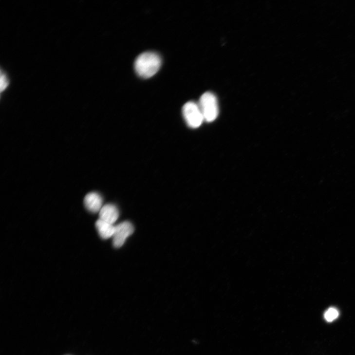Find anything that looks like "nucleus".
<instances>
[{"instance_id": "2", "label": "nucleus", "mask_w": 355, "mask_h": 355, "mask_svg": "<svg viewBox=\"0 0 355 355\" xmlns=\"http://www.w3.org/2000/svg\"><path fill=\"white\" fill-rule=\"evenodd\" d=\"M203 114L205 121H214L219 114V107L216 97L212 93L207 92L202 96L199 104Z\"/></svg>"}, {"instance_id": "1", "label": "nucleus", "mask_w": 355, "mask_h": 355, "mask_svg": "<svg viewBox=\"0 0 355 355\" xmlns=\"http://www.w3.org/2000/svg\"><path fill=\"white\" fill-rule=\"evenodd\" d=\"M161 65L162 59L159 55L153 52H146L136 58L134 67L138 75L148 78L154 75L159 70Z\"/></svg>"}, {"instance_id": "4", "label": "nucleus", "mask_w": 355, "mask_h": 355, "mask_svg": "<svg viewBox=\"0 0 355 355\" xmlns=\"http://www.w3.org/2000/svg\"><path fill=\"white\" fill-rule=\"evenodd\" d=\"M134 232V226L129 222H124L115 226L112 236L113 245L115 248H120L124 245L127 239Z\"/></svg>"}, {"instance_id": "9", "label": "nucleus", "mask_w": 355, "mask_h": 355, "mask_svg": "<svg viewBox=\"0 0 355 355\" xmlns=\"http://www.w3.org/2000/svg\"><path fill=\"white\" fill-rule=\"evenodd\" d=\"M9 81L6 74L2 70L1 71V92H4L8 87Z\"/></svg>"}, {"instance_id": "6", "label": "nucleus", "mask_w": 355, "mask_h": 355, "mask_svg": "<svg viewBox=\"0 0 355 355\" xmlns=\"http://www.w3.org/2000/svg\"><path fill=\"white\" fill-rule=\"evenodd\" d=\"M119 217V211L113 205L108 204L103 206L99 212V219L113 224Z\"/></svg>"}, {"instance_id": "3", "label": "nucleus", "mask_w": 355, "mask_h": 355, "mask_svg": "<svg viewBox=\"0 0 355 355\" xmlns=\"http://www.w3.org/2000/svg\"><path fill=\"white\" fill-rule=\"evenodd\" d=\"M182 112L187 124L192 129L199 128L205 121L199 105L194 102L186 103L183 107Z\"/></svg>"}, {"instance_id": "8", "label": "nucleus", "mask_w": 355, "mask_h": 355, "mask_svg": "<svg viewBox=\"0 0 355 355\" xmlns=\"http://www.w3.org/2000/svg\"><path fill=\"white\" fill-rule=\"evenodd\" d=\"M339 315L338 310L335 308H330L325 312L324 317L325 319L329 322L336 320Z\"/></svg>"}, {"instance_id": "7", "label": "nucleus", "mask_w": 355, "mask_h": 355, "mask_svg": "<svg viewBox=\"0 0 355 355\" xmlns=\"http://www.w3.org/2000/svg\"><path fill=\"white\" fill-rule=\"evenodd\" d=\"M95 226L102 239L107 240L112 238L115 230L113 224L99 219L96 221Z\"/></svg>"}, {"instance_id": "5", "label": "nucleus", "mask_w": 355, "mask_h": 355, "mask_svg": "<svg viewBox=\"0 0 355 355\" xmlns=\"http://www.w3.org/2000/svg\"><path fill=\"white\" fill-rule=\"evenodd\" d=\"M84 204L86 208L92 213L99 212L103 206L102 196L94 192L89 193L85 196Z\"/></svg>"}]
</instances>
